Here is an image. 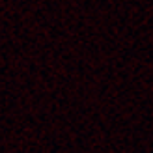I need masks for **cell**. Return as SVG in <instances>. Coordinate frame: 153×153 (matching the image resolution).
<instances>
[]
</instances>
